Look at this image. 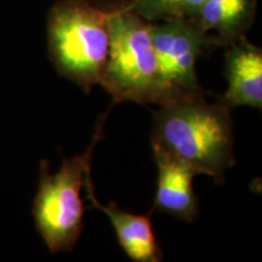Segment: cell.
I'll return each mask as SVG.
<instances>
[{
  "mask_svg": "<svg viewBox=\"0 0 262 262\" xmlns=\"http://www.w3.org/2000/svg\"><path fill=\"white\" fill-rule=\"evenodd\" d=\"M231 110L204 97L159 106L153 114L150 146L188 164L198 173L225 181L235 165Z\"/></svg>",
  "mask_w": 262,
  "mask_h": 262,
  "instance_id": "obj_1",
  "label": "cell"
},
{
  "mask_svg": "<svg viewBox=\"0 0 262 262\" xmlns=\"http://www.w3.org/2000/svg\"><path fill=\"white\" fill-rule=\"evenodd\" d=\"M110 11L88 0H61L48 15V52L57 73L89 94L100 83L110 48Z\"/></svg>",
  "mask_w": 262,
  "mask_h": 262,
  "instance_id": "obj_2",
  "label": "cell"
},
{
  "mask_svg": "<svg viewBox=\"0 0 262 262\" xmlns=\"http://www.w3.org/2000/svg\"><path fill=\"white\" fill-rule=\"evenodd\" d=\"M108 111L98 120L93 142L88 149L73 158H63L60 170L49 172L48 160L39 168V185L32 205L35 228L51 254L71 251L84 228V203L80 192L91 170L94 148L103 136Z\"/></svg>",
  "mask_w": 262,
  "mask_h": 262,
  "instance_id": "obj_3",
  "label": "cell"
},
{
  "mask_svg": "<svg viewBox=\"0 0 262 262\" xmlns=\"http://www.w3.org/2000/svg\"><path fill=\"white\" fill-rule=\"evenodd\" d=\"M110 48L98 85L114 103L158 102V64L149 22L122 4L110 10Z\"/></svg>",
  "mask_w": 262,
  "mask_h": 262,
  "instance_id": "obj_4",
  "label": "cell"
},
{
  "mask_svg": "<svg viewBox=\"0 0 262 262\" xmlns=\"http://www.w3.org/2000/svg\"><path fill=\"white\" fill-rule=\"evenodd\" d=\"M149 28L159 74L157 104L204 97L195 63L203 55L217 47L216 38L192 18L149 22Z\"/></svg>",
  "mask_w": 262,
  "mask_h": 262,
  "instance_id": "obj_5",
  "label": "cell"
},
{
  "mask_svg": "<svg viewBox=\"0 0 262 262\" xmlns=\"http://www.w3.org/2000/svg\"><path fill=\"white\" fill-rule=\"evenodd\" d=\"M158 168L157 191L150 212H165L179 220L193 222L199 216L198 196L193 191L195 169L162 150L152 148Z\"/></svg>",
  "mask_w": 262,
  "mask_h": 262,
  "instance_id": "obj_6",
  "label": "cell"
},
{
  "mask_svg": "<svg viewBox=\"0 0 262 262\" xmlns=\"http://www.w3.org/2000/svg\"><path fill=\"white\" fill-rule=\"evenodd\" d=\"M225 54L228 88L220 103L229 110L241 106L262 108V51L245 37L227 45Z\"/></svg>",
  "mask_w": 262,
  "mask_h": 262,
  "instance_id": "obj_7",
  "label": "cell"
},
{
  "mask_svg": "<svg viewBox=\"0 0 262 262\" xmlns=\"http://www.w3.org/2000/svg\"><path fill=\"white\" fill-rule=\"evenodd\" d=\"M86 198L93 203L95 208L100 209L108 216L111 224L116 231L118 243L134 262H160L163 253L155 233L148 212L147 215H135L131 212L120 210L114 202L108 205H102L95 195L91 170L85 179Z\"/></svg>",
  "mask_w": 262,
  "mask_h": 262,
  "instance_id": "obj_8",
  "label": "cell"
},
{
  "mask_svg": "<svg viewBox=\"0 0 262 262\" xmlns=\"http://www.w3.org/2000/svg\"><path fill=\"white\" fill-rule=\"evenodd\" d=\"M255 11L256 0H205L194 19L219 45H228L244 37Z\"/></svg>",
  "mask_w": 262,
  "mask_h": 262,
  "instance_id": "obj_9",
  "label": "cell"
},
{
  "mask_svg": "<svg viewBox=\"0 0 262 262\" xmlns=\"http://www.w3.org/2000/svg\"><path fill=\"white\" fill-rule=\"evenodd\" d=\"M205 0H131L125 8L147 22L185 17L194 19Z\"/></svg>",
  "mask_w": 262,
  "mask_h": 262,
  "instance_id": "obj_10",
  "label": "cell"
}]
</instances>
